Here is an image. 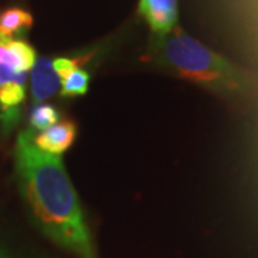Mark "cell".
I'll use <instances>...</instances> for the list:
<instances>
[{
	"instance_id": "6da1fadb",
	"label": "cell",
	"mask_w": 258,
	"mask_h": 258,
	"mask_svg": "<svg viewBox=\"0 0 258 258\" xmlns=\"http://www.w3.org/2000/svg\"><path fill=\"white\" fill-rule=\"evenodd\" d=\"M15 164L22 197L42 234L78 258H98L82 204L60 157L40 151L28 129L18 135Z\"/></svg>"
},
{
	"instance_id": "7a4b0ae2",
	"label": "cell",
	"mask_w": 258,
	"mask_h": 258,
	"mask_svg": "<svg viewBox=\"0 0 258 258\" xmlns=\"http://www.w3.org/2000/svg\"><path fill=\"white\" fill-rule=\"evenodd\" d=\"M147 60L222 98L242 96L251 88L245 71L186 35L179 26L152 36Z\"/></svg>"
},
{
	"instance_id": "3957f363",
	"label": "cell",
	"mask_w": 258,
	"mask_h": 258,
	"mask_svg": "<svg viewBox=\"0 0 258 258\" xmlns=\"http://www.w3.org/2000/svg\"><path fill=\"white\" fill-rule=\"evenodd\" d=\"M25 99L26 72H18L0 63V123L5 134L18 125Z\"/></svg>"
},
{
	"instance_id": "277c9868",
	"label": "cell",
	"mask_w": 258,
	"mask_h": 258,
	"mask_svg": "<svg viewBox=\"0 0 258 258\" xmlns=\"http://www.w3.org/2000/svg\"><path fill=\"white\" fill-rule=\"evenodd\" d=\"M138 12L154 35H164L176 26L178 0H139Z\"/></svg>"
},
{
	"instance_id": "5b68a950",
	"label": "cell",
	"mask_w": 258,
	"mask_h": 258,
	"mask_svg": "<svg viewBox=\"0 0 258 258\" xmlns=\"http://www.w3.org/2000/svg\"><path fill=\"white\" fill-rule=\"evenodd\" d=\"M62 79L56 74L53 59L39 57L30 72V92L35 105L42 103L60 91Z\"/></svg>"
},
{
	"instance_id": "8992f818",
	"label": "cell",
	"mask_w": 258,
	"mask_h": 258,
	"mask_svg": "<svg viewBox=\"0 0 258 258\" xmlns=\"http://www.w3.org/2000/svg\"><path fill=\"white\" fill-rule=\"evenodd\" d=\"M75 139L76 125L72 120L66 119L39 132L37 135H33V144L40 151L59 157L72 147Z\"/></svg>"
},
{
	"instance_id": "52a82bcc",
	"label": "cell",
	"mask_w": 258,
	"mask_h": 258,
	"mask_svg": "<svg viewBox=\"0 0 258 258\" xmlns=\"http://www.w3.org/2000/svg\"><path fill=\"white\" fill-rule=\"evenodd\" d=\"M36 62V52L29 43L8 36L0 29V63L18 72H28Z\"/></svg>"
},
{
	"instance_id": "ba28073f",
	"label": "cell",
	"mask_w": 258,
	"mask_h": 258,
	"mask_svg": "<svg viewBox=\"0 0 258 258\" xmlns=\"http://www.w3.org/2000/svg\"><path fill=\"white\" fill-rule=\"evenodd\" d=\"M33 25L32 15L23 9L12 8L0 12V29L8 36L13 37L18 35H26Z\"/></svg>"
},
{
	"instance_id": "9c48e42d",
	"label": "cell",
	"mask_w": 258,
	"mask_h": 258,
	"mask_svg": "<svg viewBox=\"0 0 258 258\" xmlns=\"http://www.w3.org/2000/svg\"><path fill=\"white\" fill-rule=\"evenodd\" d=\"M92 81L91 74L85 68L74 69L64 79H62L60 85V95L63 98H76L86 95L89 91V85Z\"/></svg>"
},
{
	"instance_id": "30bf717a",
	"label": "cell",
	"mask_w": 258,
	"mask_h": 258,
	"mask_svg": "<svg viewBox=\"0 0 258 258\" xmlns=\"http://www.w3.org/2000/svg\"><path fill=\"white\" fill-rule=\"evenodd\" d=\"M60 119V112L56 109L53 105L49 103H36L29 115V122L32 131H45L52 125L57 123Z\"/></svg>"
},
{
	"instance_id": "8fae6325",
	"label": "cell",
	"mask_w": 258,
	"mask_h": 258,
	"mask_svg": "<svg viewBox=\"0 0 258 258\" xmlns=\"http://www.w3.org/2000/svg\"><path fill=\"white\" fill-rule=\"evenodd\" d=\"M0 258H9V257H8V255H6V254H3V252H2V251H0Z\"/></svg>"
}]
</instances>
